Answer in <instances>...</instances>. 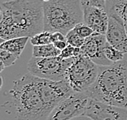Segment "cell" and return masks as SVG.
I'll list each match as a JSON object with an SVG mask.
<instances>
[{
	"label": "cell",
	"instance_id": "cell-1",
	"mask_svg": "<svg viewBox=\"0 0 127 120\" xmlns=\"http://www.w3.org/2000/svg\"><path fill=\"white\" fill-rule=\"evenodd\" d=\"M9 92L17 120H47L65 96L59 81L42 79L31 73L16 79Z\"/></svg>",
	"mask_w": 127,
	"mask_h": 120
},
{
	"label": "cell",
	"instance_id": "cell-2",
	"mask_svg": "<svg viewBox=\"0 0 127 120\" xmlns=\"http://www.w3.org/2000/svg\"><path fill=\"white\" fill-rule=\"evenodd\" d=\"M44 31L43 0H6L0 7V38L29 37Z\"/></svg>",
	"mask_w": 127,
	"mask_h": 120
},
{
	"label": "cell",
	"instance_id": "cell-3",
	"mask_svg": "<svg viewBox=\"0 0 127 120\" xmlns=\"http://www.w3.org/2000/svg\"><path fill=\"white\" fill-rule=\"evenodd\" d=\"M91 98L127 109V61L99 65L96 80L86 91Z\"/></svg>",
	"mask_w": 127,
	"mask_h": 120
},
{
	"label": "cell",
	"instance_id": "cell-4",
	"mask_svg": "<svg viewBox=\"0 0 127 120\" xmlns=\"http://www.w3.org/2000/svg\"><path fill=\"white\" fill-rule=\"evenodd\" d=\"M44 31L67 34L77 24L83 22L82 0L43 1Z\"/></svg>",
	"mask_w": 127,
	"mask_h": 120
},
{
	"label": "cell",
	"instance_id": "cell-5",
	"mask_svg": "<svg viewBox=\"0 0 127 120\" xmlns=\"http://www.w3.org/2000/svg\"><path fill=\"white\" fill-rule=\"evenodd\" d=\"M99 73V65L83 54L75 57L66 71L64 80L73 92L83 93L90 88Z\"/></svg>",
	"mask_w": 127,
	"mask_h": 120
},
{
	"label": "cell",
	"instance_id": "cell-6",
	"mask_svg": "<svg viewBox=\"0 0 127 120\" xmlns=\"http://www.w3.org/2000/svg\"><path fill=\"white\" fill-rule=\"evenodd\" d=\"M75 57L70 59H62L60 56L41 57L32 56L27 64L29 72L37 77L51 80H64L66 71Z\"/></svg>",
	"mask_w": 127,
	"mask_h": 120
},
{
	"label": "cell",
	"instance_id": "cell-7",
	"mask_svg": "<svg viewBox=\"0 0 127 120\" xmlns=\"http://www.w3.org/2000/svg\"><path fill=\"white\" fill-rule=\"evenodd\" d=\"M89 99L90 97L86 92H73L54 108L47 120H71L83 115Z\"/></svg>",
	"mask_w": 127,
	"mask_h": 120
},
{
	"label": "cell",
	"instance_id": "cell-8",
	"mask_svg": "<svg viewBox=\"0 0 127 120\" xmlns=\"http://www.w3.org/2000/svg\"><path fill=\"white\" fill-rule=\"evenodd\" d=\"M83 115L93 120H127V109L90 98Z\"/></svg>",
	"mask_w": 127,
	"mask_h": 120
},
{
	"label": "cell",
	"instance_id": "cell-9",
	"mask_svg": "<svg viewBox=\"0 0 127 120\" xmlns=\"http://www.w3.org/2000/svg\"><path fill=\"white\" fill-rule=\"evenodd\" d=\"M106 42V35L95 32L91 36L86 38L84 44L81 47V52L88 56L98 65H110L112 62L106 58L103 53V48Z\"/></svg>",
	"mask_w": 127,
	"mask_h": 120
},
{
	"label": "cell",
	"instance_id": "cell-10",
	"mask_svg": "<svg viewBox=\"0 0 127 120\" xmlns=\"http://www.w3.org/2000/svg\"><path fill=\"white\" fill-rule=\"evenodd\" d=\"M108 26L106 38L109 44L117 49L127 53V31L122 19L115 14L108 15Z\"/></svg>",
	"mask_w": 127,
	"mask_h": 120
},
{
	"label": "cell",
	"instance_id": "cell-11",
	"mask_svg": "<svg viewBox=\"0 0 127 120\" xmlns=\"http://www.w3.org/2000/svg\"><path fill=\"white\" fill-rule=\"evenodd\" d=\"M108 13L104 8L94 6L83 7V22L95 33L105 35L108 26Z\"/></svg>",
	"mask_w": 127,
	"mask_h": 120
},
{
	"label": "cell",
	"instance_id": "cell-12",
	"mask_svg": "<svg viewBox=\"0 0 127 120\" xmlns=\"http://www.w3.org/2000/svg\"><path fill=\"white\" fill-rule=\"evenodd\" d=\"M30 39V38L29 37H21V38L4 40V41H2L0 45V49H4L11 53L15 54L18 57H21Z\"/></svg>",
	"mask_w": 127,
	"mask_h": 120
},
{
	"label": "cell",
	"instance_id": "cell-13",
	"mask_svg": "<svg viewBox=\"0 0 127 120\" xmlns=\"http://www.w3.org/2000/svg\"><path fill=\"white\" fill-rule=\"evenodd\" d=\"M105 9L108 15L115 14L120 16L127 31V0H107Z\"/></svg>",
	"mask_w": 127,
	"mask_h": 120
},
{
	"label": "cell",
	"instance_id": "cell-14",
	"mask_svg": "<svg viewBox=\"0 0 127 120\" xmlns=\"http://www.w3.org/2000/svg\"><path fill=\"white\" fill-rule=\"evenodd\" d=\"M61 50L55 46L53 43L42 45H33V56L47 58V57H56L60 55Z\"/></svg>",
	"mask_w": 127,
	"mask_h": 120
},
{
	"label": "cell",
	"instance_id": "cell-15",
	"mask_svg": "<svg viewBox=\"0 0 127 120\" xmlns=\"http://www.w3.org/2000/svg\"><path fill=\"white\" fill-rule=\"evenodd\" d=\"M103 53H104L106 58L112 62L122 61L125 58V53L117 49L116 47L112 46L111 44L108 43V41H107L104 48H103Z\"/></svg>",
	"mask_w": 127,
	"mask_h": 120
},
{
	"label": "cell",
	"instance_id": "cell-16",
	"mask_svg": "<svg viewBox=\"0 0 127 120\" xmlns=\"http://www.w3.org/2000/svg\"><path fill=\"white\" fill-rule=\"evenodd\" d=\"M30 41L33 45H42L52 43L51 42V32L42 31V32L31 37Z\"/></svg>",
	"mask_w": 127,
	"mask_h": 120
},
{
	"label": "cell",
	"instance_id": "cell-17",
	"mask_svg": "<svg viewBox=\"0 0 127 120\" xmlns=\"http://www.w3.org/2000/svg\"><path fill=\"white\" fill-rule=\"evenodd\" d=\"M18 59H20V57L16 55L15 54L11 53L4 49H0V61L4 64L6 67L13 65Z\"/></svg>",
	"mask_w": 127,
	"mask_h": 120
},
{
	"label": "cell",
	"instance_id": "cell-18",
	"mask_svg": "<svg viewBox=\"0 0 127 120\" xmlns=\"http://www.w3.org/2000/svg\"><path fill=\"white\" fill-rule=\"evenodd\" d=\"M66 38L68 42V44L73 45L75 47H82L84 44L86 38H83L80 37L73 29H71L69 32L66 34Z\"/></svg>",
	"mask_w": 127,
	"mask_h": 120
},
{
	"label": "cell",
	"instance_id": "cell-19",
	"mask_svg": "<svg viewBox=\"0 0 127 120\" xmlns=\"http://www.w3.org/2000/svg\"><path fill=\"white\" fill-rule=\"evenodd\" d=\"M73 29L83 38H87L95 33L94 30L89 25L86 24L85 22H81L79 24H77Z\"/></svg>",
	"mask_w": 127,
	"mask_h": 120
},
{
	"label": "cell",
	"instance_id": "cell-20",
	"mask_svg": "<svg viewBox=\"0 0 127 120\" xmlns=\"http://www.w3.org/2000/svg\"><path fill=\"white\" fill-rule=\"evenodd\" d=\"M75 46L68 44L64 49L61 50L60 55H59L62 59H70L75 57Z\"/></svg>",
	"mask_w": 127,
	"mask_h": 120
},
{
	"label": "cell",
	"instance_id": "cell-21",
	"mask_svg": "<svg viewBox=\"0 0 127 120\" xmlns=\"http://www.w3.org/2000/svg\"><path fill=\"white\" fill-rule=\"evenodd\" d=\"M106 2L107 0H82V6H94L101 8L106 7Z\"/></svg>",
	"mask_w": 127,
	"mask_h": 120
},
{
	"label": "cell",
	"instance_id": "cell-22",
	"mask_svg": "<svg viewBox=\"0 0 127 120\" xmlns=\"http://www.w3.org/2000/svg\"><path fill=\"white\" fill-rule=\"evenodd\" d=\"M60 40H67L66 35L60 32H53L51 33V42L54 43L55 41H60Z\"/></svg>",
	"mask_w": 127,
	"mask_h": 120
},
{
	"label": "cell",
	"instance_id": "cell-23",
	"mask_svg": "<svg viewBox=\"0 0 127 120\" xmlns=\"http://www.w3.org/2000/svg\"><path fill=\"white\" fill-rule=\"evenodd\" d=\"M53 44L55 45V46H56L57 49H59L60 50H62L68 45V42L67 40H60V41H55Z\"/></svg>",
	"mask_w": 127,
	"mask_h": 120
},
{
	"label": "cell",
	"instance_id": "cell-24",
	"mask_svg": "<svg viewBox=\"0 0 127 120\" xmlns=\"http://www.w3.org/2000/svg\"><path fill=\"white\" fill-rule=\"evenodd\" d=\"M71 120H93V119L86 115H80V116H77L76 118H74Z\"/></svg>",
	"mask_w": 127,
	"mask_h": 120
}]
</instances>
